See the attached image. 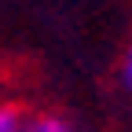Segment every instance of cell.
I'll use <instances>...</instances> for the list:
<instances>
[{
    "instance_id": "cell-1",
    "label": "cell",
    "mask_w": 132,
    "mask_h": 132,
    "mask_svg": "<svg viewBox=\"0 0 132 132\" xmlns=\"http://www.w3.org/2000/svg\"><path fill=\"white\" fill-rule=\"evenodd\" d=\"M0 132H29L19 106H0Z\"/></svg>"
},
{
    "instance_id": "cell-2",
    "label": "cell",
    "mask_w": 132,
    "mask_h": 132,
    "mask_svg": "<svg viewBox=\"0 0 132 132\" xmlns=\"http://www.w3.org/2000/svg\"><path fill=\"white\" fill-rule=\"evenodd\" d=\"M29 132H73V128L62 118H55V114H40V118L29 121Z\"/></svg>"
},
{
    "instance_id": "cell-3",
    "label": "cell",
    "mask_w": 132,
    "mask_h": 132,
    "mask_svg": "<svg viewBox=\"0 0 132 132\" xmlns=\"http://www.w3.org/2000/svg\"><path fill=\"white\" fill-rule=\"evenodd\" d=\"M121 81H125V88L132 92V44H128V52L121 59Z\"/></svg>"
}]
</instances>
